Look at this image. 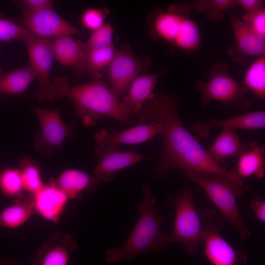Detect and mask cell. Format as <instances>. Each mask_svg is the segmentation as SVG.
Returning <instances> with one entry per match:
<instances>
[{
  "mask_svg": "<svg viewBox=\"0 0 265 265\" xmlns=\"http://www.w3.org/2000/svg\"><path fill=\"white\" fill-rule=\"evenodd\" d=\"M180 99L173 95L154 94L135 114L141 122H155L161 126L163 150L152 170L156 178L164 179L170 170L185 174L224 175L225 167L213 161L201 144L187 130L179 116Z\"/></svg>",
  "mask_w": 265,
  "mask_h": 265,
  "instance_id": "obj_1",
  "label": "cell"
},
{
  "mask_svg": "<svg viewBox=\"0 0 265 265\" xmlns=\"http://www.w3.org/2000/svg\"><path fill=\"white\" fill-rule=\"evenodd\" d=\"M53 85L54 100L67 97L72 100L78 115L88 126L95 124L102 115L120 122L132 121L133 114L126 109L119 97L104 81L94 80L71 86L66 78L58 77Z\"/></svg>",
  "mask_w": 265,
  "mask_h": 265,
  "instance_id": "obj_2",
  "label": "cell"
},
{
  "mask_svg": "<svg viewBox=\"0 0 265 265\" xmlns=\"http://www.w3.org/2000/svg\"><path fill=\"white\" fill-rule=\"evenodd\" d=\"M142 190L143 200L137 206L140 216L131 234L121 247H110L105 251L109 264L130 261L140 254L163 251L166 247L167 234L161 230L163 216L155 208L157 199L152 195L150 185H144Z\"/></svg>",
  "mask_w": 265,
  "mask_h": 265,
  "instance_id": "obj_3",
  "label": "cell"
},
{
  "mask_svg": "<svg viewBox=\"0 0 265 265\" xmlns=\"http://www.w3.org/2000/svg\"><path fill=\"white\" fill-rule=\"evenodd\" d=\"M188 179L200 187L220 212L227 224L238 232L241 239L249 237L251 232L239 212L237 199L243 195V184L227 173L185 174Z\"/></svg>",
  "mask_w": 265,
  "mask_h": 265,
  "instance_id": "obj_4",
  "label": "cell"
},
{
  "mask_svg": "<svg viewBox=\"0 0 265 265\" xmlns=\"http://www.w3.org/2000/svg\"><path fill=\"white\" fill-rule=\"evenodd\" d=\"M190 10V4L185 2L172 4L165 11H157L152 26L154 35L185 52L199 50L201 32L189 16Z\"/></svg>",
  "mask_w": 265,
  "mask_h": 265,
  "instance_id": "obj_5",
  "label": "cell"
},
{
  "mask_svg": "<svg viewBox=\"0 0 265 265\" xmlns=\"http://www.w3.org/2000/svg\"><path fill=\"white\" fill-rule=\"evenodd\" d=\"M168 205L175 209L173 227L167 234L168 243L180 242L190 256L198 254L199 243H202L204 231L193 199V192L184 188L174 197L166 199Z\"/></svg>",
  "mask_w": 265,
  "mask_h": 265,
  "instance_id": "obj_6",
  "label": "cell"
},
{
  "mask_svg": "<svg viewBox=\"0 0 265 265\" xmlns=\"http://www.w3.org/2000/svg\"><path fill=\"white\" fill-rule=\"evenodd\" d=\"M204 231V254L211 265H247L248 255L235 248L221 234L227 223L220 214L209 209H198Z\"/></svg>",
  "mask_w": 265,
  "mask_h": 265,
  "instance_id": "obj_7",
  "label": "cell"
},
{
  "mask_svg": "<svg viewBox=\"0 0 265 265\" xmlns=\"http://www.w3.org/2000/svg\"><path fill=\"white\" fill-rule=\"evenodd\" d=\"M228 70L227 63L216 62L211 68L207 81L200 80L197 83L203 108L206 107L212 101L244 108L250 107L252 102L246 97L248 90L231 76Z\"/></svg>",
  "mask_w": 265,
  "mask_h": 265,
  "instance_id": "obj_8",
  "label": "cell"
},
{
  "mask_svg": "<svg viewBox=\"0 0 265 265\" xmlns=\"http://www.w3.org/2000/svg\"><path fill=\"white\" fill-rule=\"evenodd\" d=\"M24 42L27 47L30 65L39 82V89L33 93V95L40 102L54 100L53 86L50 80L53 55L49 39L32 34Z\"/></svg>",
  "mask_w": 265,
  "mask_h": 265,
  "instance_id": "obj_9",
  "label": "cell"
},
{
  "mask_svg": "<svg viewBox=\"0 0 265 265\" xmlns=\"http://www.w3.org/2000/svg\"><path fill=\"white\" fill-rule=\"evenodd\" d=\"M31 109L40 126V131L35 137V147L41 153L49 155L53 148H61L65 139L72 134L75 125L65 124L59 110L35 106Z\"/></svg>",
  "mask_w": 265,
  "mask_h": 265,
  "instance_id": "obj_10",
  "label": "cell"
},
{
  "mask_svg": "<svg viewBox=\"0 0 265 265\" xmlns=\"http://www.w3.org/2000/svg\"><path fill=\"white\" fill-rule=\"evenodd\" d=\"M19 20L30 33L43 39L81 35L83 33L61 17L53 8L33 12L23 11Z\"/></svg>",
  "mask_w": 265,
  "mask_h": 265,
  "instance_id": "obj_11",
  "label": "cell"
},
{
  "mask_svg": "<svg viewBox=\"0 0 265 265\" xmlns=\"http://www.w3.org/2000/svg\"><path fill=\"white\" fill-rule=\"evenodd\" d=\"M143 67L141 59L129 49L116 52L106 69L110 88L118 97L124 96Z\"/></svg>",
  "mask_w": 265,
  "mask_h": 265,
  "instance_id": "obj_12",
  "label": "cell"
},
{
  "mask_svg": "<svg viewBox=\"0 0 265 265\" xmlns=\"http://www.w3.org/2000/svg\"><path fill=\"white\" fill-rule=\"evenodd\" d=\"M119 146H99L95 149L98 162L93 175L100 182L113 180L116 173L149 158L133 151H119Z\"/></svg>",
  "mask_w": 265,
  "mask_h": 265,
  "instance_id": "obj_13",
  "label": "cell"
},
{
  "mask_svg": "<svg viewBox=\"0 0 265 265\" xmlns=\"http://www.w3.org/2000/svg\"><path fill=\"white\" fill-rule=\"evenodd\" d=\"M236 45L231 46L229 53L233 59L244 63L249 56H261L265 53V37L256 33L242 19L230 14Z\"/></svg>",
  "mask_w": 265,
  "mask_h": 265,
  "instance_id": "obj_14",
  "label": "cell"
},
{
  "mask_svg": "<svg viewBox=\"0 0 265 265\" xmlns=\"http://www.w3.org/2000/svg\"><path fill=\"white\" fill-rule=\"evenodd\" d=\"M31 199L34 212L55 224L59 223L70 200L54 180L44 184L37 193L31 195Z\"/></svg>",
  "mask_w": 265,
  "mask_h": 265,
  "instance_id": "obj_15",
  "label": "cell"
},
{
  "mask_svg": "<svg viewBox=\"0 0 265 265\" xmlns=\"http://www.w3.org/2000/svg\"><path fill=\"white\" fill-rule=\"evenodd\" d=\"M77 244L72 235L56 232L38 249L31 265H68Z\"/></svg>",
  "mask_w": 265,
  "mask_h": 265,
  "instance_id": "obj_16",
  "label": "cell"
},
{
  "mask_svg": "<svg viewBox=\"0 0 265 265\" xmlns=\"http://www.w3.org/2000/svg\"><path fill=\"white\" fill-rule=\"evenodd\" d=\"M160 125L155 122L132 127L119 132H109L104 129L94 135L99 146H119V144H137L159 135Z\"/></svg>",
  "mask_w": 265,
  "mask_h": 265,
  "instance_id": "obj_17",
  "label": "cell"
},
{
  "mask_svg": "<svg viewBox=\"0 0 265 265\" xmlns=\"http://www.w3.org/2000/svg\"><path fill=\"white\" fill-rule=\"evenodd\" d=\"M219 127L246 130L264 129L265 127V111H254L222 120H204L191 125L192 130L203 138L209 135L212 129Z\"/></svg>",
  "mask_w": 265,
  "mask_h": 265,
  "instance_id": "obj_18",
  "label": "cell"
},
{
  "mask_svg": "<svg viewBox=\"0 0 265 265\" xmlns=\"http://www.w3.org/2000/svg\"><path fill=\"white\" fill-rule=\"evenodd\" d=\"M232 177L243 184L248 177L262 179L265 176V146L258 141L248 143L238 157L236 168L227 171Z\"/></svg>",
  "mask_w": 265,
  "mask_h": 265,
  "instance_id": "obj_19",
  "label": "cell"
},
{
  "mask_svg": "<svg viewBox=\"0 0 265 265\" xmlns=\"http://www.w3.org/2000/svg\"><path fill=\"white\" fill-rule=\"evenodd\" d=\"M69 199H80L86 191H93L100 181L94 175L75 169L63 171L55 181Z\"/></svg>",
  "mask_w": 265,
  "mask_h": 265,
  "instance_id": "obj_20",
  "label": "cell"
},
{
  "mask_svg": "<svg viewBox=\"0 0 265 265\" xmlns=\"http://www.w3.org/2000/svg\"><path fill=\"white\" fill-rule=\"evenodd\" d=\"M248 143H243L237 133V129L222 128L207 152L209 157L220 164L223 159L231 157H238L246 149Z\"/></svg>",
  "mask_w": 265,
  "mask_h": 265,
  "instance_id": "obj_21",
  "label": "cell"
},
{
  "mask_svg": "<svg viewBox=\"0 0 265 265\" xmlns=\"http://www.w3.org/2000/svg\"><path fill=\"white\" fill-rule=\"evenodd\" d=\"M159 74L137 76L132 80L122 101L128 110L135 114L142 109L146 101L154 97L153 92Z\"/></svg>",
  "mask_w": 265,
  "mask_h": 265,
  "instance_id": "obj_22",
  "label": "cell"
},
{
  "mask_svg": "<svg viewBox=\"0 0 265 265\" xmlns=\"http://www.w3.org/2000/svg\"><path fill=\"white\" fill-rule=\"evenodd\" d=\"M53 57L61 64L76 68L81 62L85 51L83 42L72 35H63L49 39Z\"/></svg>",
  "mask_w": 265,
  "mask_h": 265,
  "instance_id": "obj_23",
  "label": "cell"
},
{
  "mask_svg": "<svg viewBox=\"0 0 265 265\" xmlns=\"http://www.w3.org/2000/svg\"><path fill=\"white\" fill-rule=\"evenodd\" d=\"M116 51L111 45L102 49L93 50L86 53L80 63L74 68L77 74H86L94 80L101 77L113 59Z\"/></svg>",
  "mask_w": 265,
  "mask_h": 265,
  "instance_id": "obj_24",
  "label": "cell"
},
{
  "mask_svg": "<svg viewBox=\"0 0 265 265\" xmlns=\"http://www.w3.org/2000/svg\"><path fill=\"white\" fill-rule=\"evenodd\" d=\"M36 78L35 73L30 64L8 72L0 68V94H21Z\"/></svg>",
  "mask_w": 265,
  "mask_h": 265,
  "instance_id": "obj_25",
  "label": "cell"
},
{
  "mask_svg": "<svg viewBox=\"0 0 265 265\" xmlns=\"http://www.w3.org/2000/svg\"><path fill=\"white\" fill-rule=\"evenodd\" d=\"M34 213L31 195H23L16 203L0 212V225L16 228L26 222Z\"/></svg>",
  "mask_w": 265,
  "mask_h": 265,
  "instance_id": "obj_26",
  "label": "cell"
},
{
  "mask_svg": "<svg viewBox=\"0 0 265 265\" xmlns=\"http://www.w3.org/2000/svg\"><path fill=\"white\" fill-rule=\"evenodd\" d=\"M242 85L250 90L257 99H265V55L258 57L247 68Z\"/></svg>",
  "mask_w": 265,
  "mask_h": 265,
  "instance_id": "obj_27",
  "label": "cell"
},
{
  "mask_svg": "<svg viewBox=\"0 0 265 265\" xmlns=\"http://www.w3.org/2000/svg\"><path fill=\"white\" fill-rule=\"evenodd\" d=\"M20 171L24 189L30 195L37 193L44 185L37 163L25 157L19 162Z\"/></svg>",
  "mask_w": 265,
  "mask_h": 265,
  "instance_id": "obj_28",
  "label": "cell"
},
{
  "mask_svg": "<svg viewBox=\"0 0 265 265\" xmlns=\"http://www.w3.org/2000/svg\"><path fill=\"white\" fill-rule=\"evenodd\" d=\"M24 189L19 169L7 168L0 173V190L5 196L17 200L23 195Z\"/></svg>",
  "mask_w": 265,
  "mask_h": 265,
  "instance_id": "obj_29",
  "label": "cell"
},
{
  "mask_svg": "<svg viewBox=\"0 0 265 265\" xmlns=\"http://www.w3.org/2000/svg\"><path fill=\"white\" fill-rule=\"evenodd\" d=\"M233 0H199L193 3V8L204 12L208 19L218 22L224 18L223 11L232 7Z\"/></svg>",
  "mask_w": 265,
  "mask_h": 265,
  "instance_id": "obj_30",
  "label": "cell"
},
{
  "mask_svg": "<svg viewBox=\"0 0 265 265\" xmlns=\"http://www.w3.org/2000/svg\"><path fill=\"white\" fill-rule=\"evenodd\" d=\"M32 34L13 20L0 16V42L19 40L24 42Z\"/></svg>",
  "mask_w": 265,
  "mask_h": 265,
  "instance_id": "obj_31",
  "label": "cell"
},
{
  "mask_svg": "<svg viewBox=\"0 0 265 265\" xmlns=\"http://www.w3.org/2000/svg\"><path fill=\"white\" fill-rule=\"evenodd\" d=\"M113 28L109 24H104L92 31L87 41L83 42L86 53L90 51L108 47L112 44Z\"/></svg>",
  "mask_w": 265,
  "mask_h": 265,
  "instance_id": "obj_32",
  "label": "cell"
},
{
  "mask_svg": "<svg viewBox=\"0 0 265 265\" xmlns=\"http://www.w3.org/2000/svg\"><path fill=\"white\" fill-rule=\"evenodd\" d=\"M108 12V9L106 8L86 9L81 16V24L87 29L92 31L95 30L105 24L104 20Z\"/></svg>",
  "mask_w": 265,
  "mask_h": 265,
  "instance_id": "obj_33",
  "label": "cell"
},
{
  "mask_svg": "<svg viewBox=\"0 0 265 265\" xmlns=\"http://www.w3.org/2000/svg\"><path fill=\"white\" fill-rule=\"evenodd\" d=\"M258 35L265 37V8L250 14H245L242 19Z\"/></svg>",
  "mask_w": 265,
  "mask_h": 265,
  "instance_id": "obj_34",
  "label": "cell"
},
{
  "mask_svg": "<svg viewBox=\"0 0 265 265\" xmlns=\"http://www.w3.org/2000/svg\"><path fill=\"white\" fill-rule=\"evenodd\" d=\"M15 2L23 9V11L33 12L53 8V1L50 0H23L15 1Z\"/></svg>",
  "mask_w": 265,
  "mask_h": 265,
  "instance_id": "obj_35",
  "label": "cell"
},
{
  "mask_svg": "<svg viewBox=\"0 0 265 265\" xmlns=\"http://www.w3.org/2000/svg\"><path fill=\"white\" fill-rule=\"evenodd\" d=\"M264 2L261 0H233L232 7H241L245 14H250L264 8Z\"/></svg>",
  "mask_w": 265,
  "mask_h": 265,
  "instance_id": "obj_36",
  "label": "cell"
},
{
  "mask_svg": "<svg viewBox=\"0 0 265 265\" xmlns=\"http://www.w3.org/2000/svg\"><path fill=\"white\" fill-rule=\"evenodd\" d=\"M250 209L254 212L256 218L262 223H265V201L259 197L252 200L250 204Z\"/></svg>",
  "mask_w": 265,
  "mask_h": 265,
  "instance_id": "obj_37",
  "label": "cell"
},
{
  "mask_svg": "<svg viewBox=\"0 0 265 265\" xmlns=\"http://www.w3.org/2000/svg\"><path fill=\"white\" fill-rule=\"evenodd\" d=\"M0 265H22L11 259H4L0 260Z\"/></svg>",
  "mask_w": 265,
  "mask_h": 265,
  "instance_id": "obj_38",
  "label": "cell"
}]
</instances>
